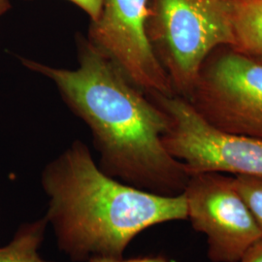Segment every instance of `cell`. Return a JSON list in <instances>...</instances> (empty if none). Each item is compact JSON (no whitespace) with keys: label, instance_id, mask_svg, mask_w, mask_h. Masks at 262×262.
<instances>
[{"label":"cell","instance_id":"30bf717a","mask_svg":"<svg viewBox=\"0 0 262 262\" xmlns=\"http://www.w3.org/2000/svg\"><path fill=\"white\" fill-rule=\"evenodd\" d=\"M235 187L251 211L262 236V178L238 175Z\"/></svg>","mask_w":262,"mask_h":262},{"label":"cell","instance_id":"8fae6325","mask_svg":"<svg viewBox=\"0 0 262 262\" xmlns=\"http://www.w3.org/2000/svg\"><path fill=\"white\" fill-rule=\"evenodd\" d=\"M67 1L73 3L77 7L83 10L91 19V21H94L98 19L102 10V5H103V0H67Z\"/></svg>","mask_w":262,"mask_h":262},{"label":"cell","instance_id":"7c38bea8","mask_svg":"<svg viewBox=\"0 0 262 262\" xmlns=\"http://www.w3.org/2000/svg\"><path fill=\"white\" fill-rule=\"evenodd\" d=\"M88 262H176L168 257L158 254V255H146V256H138L124 259L123 257L121 258H112V257H96L93 258Z\"/></svg>","mask_w":262,"mask_h":262},{"label":"cell","instance_id":"52a82bcc","mask_svg":"<svg viewBox=\"0 0 262 262\" xmlns=\"http://www.w3.org/2000/svg\"><path fill=\"white\" fill-rule=\"evenodd\" d=\"M187 220L206 236L212 262H238L261 233L235 187L234 177L206 172L190 175L184 190Z\"/></svg>","mask_w":262,"mask_h":262},{"label":"cell","instance_id":"8992f818","mask_svg":"<svg viewBox=\"0 0 262 262\" xmlns=\"http://www.w3.org/2000/svg\"><path fill=\"white\" fill-rule=\"evenodd\" d=\"M149 14L150 0H103L86 37L143 93L150 97L174 95L148 36Z\"/></svg>","mask_w":262,"mask_h":262},{"label":"cell","instance_id":"3957f363","mask_svg":"<svg viewBox=\"0 0 262 262\" xmlns=\"http://www.w3.org/2000/svg\"><path fill=\"white\" fill-rule=\"evenodd\" d=\"M147 32L174 94L188 99L211 54L234 45L229 0H150Z\"/></svg>","mask_w":262,"mask_h":262},{"label":"cell","instance_id":"5bb4252c","mask_svg":"<svg viewBox=\"0 0 262 262\" xmlns=\"http://www.w3.org/2000/svg\"><path fill=\"white\" fill-rule=\"evenodd\" d=\"M12 8L10 0H0V17L6 14Z\"/></svg>","mask_w":262,"mask_h":262},{"label":"cell","instance_id":"7a4b0ae2","mask_svg":"<svg viewBox=\"0 0 262 262\" xmlns=\"http://www.w3.org/2000/svg\"><path fill=\"white\" fill-rule=\"evenodd\" d=\"M41 185L57 247L75 262L121 258L149 227L187 220L184 193L161 195L108 176L81 140L45 165Z\"/></svg>","mask_w":262,"mask_h":262},{"label":"cell","instance_id":"9c48e42d","mask_svg":"<svg viewBox=\"0 0 262 262\" xmlns=\"http://www.w3.org/2000/svg\"><path fill=\"white\" fill-rule=\"evenodd\" d=\"M47 226L46 216L19 225L9 244L0 248V262H47L39 254Z\"/></svg>","mask_w":262,"mask_h":262},{"label":"cell","instance_id":"ba28073f","mask_svg":"<svg viewBox=\"0 0 262 262\" xmlns=\"http://www.w3.org/2000/svg\"><path fill=\"white\" fill-rule=\"evenodd\" d=\"M236 52L262 60V0H229Z\"/></svg>","mask_w":262,"mask_h":262},{"label":"cell","instance_id":"4fadbf2b","mask_svg":"<svg viewBox=\"0 0 262 262\" xmlns=\"http://www.w3.org/2000/svg\"><path fill=\"white\" fill-rule=\"evenodd\" d=\"M238 262H262V237L246 251Z\"/></svg>","mask_w":262,"mask_h":262},{"label":"cell","instance_id":"5b68a950","mask_svg":"<svg viewBox=\"0 0 262 262\" xmlns=\"http://www.w3.org/2000/svg\"><path fill=\"white\" fill-rule=\"evenodd\" d=\"M226 133L262 140V61L234 50L205 62L187 99Z\"/></svg>","mask_w":262,"mask_h":262},{"label":"cell","instance_id":"9a60e30c","mask_svg":"<svg viewBox=\"0 0 262 262\" xmlns=\"http://www.w3.org/2000/svg\"><path fill=\"white\" fill-rule=\"evenodd\" d=\"M260 61H262V60H260Z\"/></svg>","mask_w":262,"mask_h":262},{"label":"cell","instance_id":"6da1fadb","mask_svg":"<svg viewBox=\"0 0 262 262\" xmlns=\"http://www.w3.org/2000/svg\"><path fill=\"white\" fill-rule=\"evenodd\" d=\"M75 45V69L23 56L19 61L55 84L66 106L88 125L105 174L154 193L182 194L190 175L163 145L168 115L84 34H76Z\"/></svg>","mask_w":262,"mask_h":262},{"label":"cell","instance_id":"277c9868","mask_svg":"<svg viewBox=\"0 0 262 262\" xmlns=\"http://www.w3.org/2000/svg\"><path fill=\"white\" fill-rule=\"evenodd\" d=\"M151 99L168 115L162 142L169 154L183 162L189 175L217 172L262 178V140L220 130L179 95Z\"/></svg>","mask_w":262,"mask_h":262}]
</instances>
